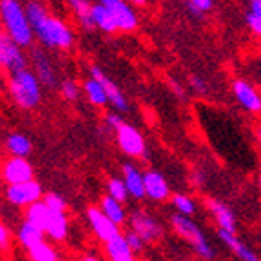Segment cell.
<instances>
[{
  "label": "cell",
  "mask_w": 261,
  "mask_h": 261,
  "mask_svg": "<svg viewBox=\"0 0 261 261\" xmlns=\"http://www.w3.org/2000/svg\"><path fill=\"white\" fill-rule=\"evenodd\" d=\"M44 189L33 178L29 181H20V184H11L6 187V200L16 208H25L35 201L42 200Z\"/></svg>",
  "instance_id": "cell-7"
},
{
  "label": "cell",
  "mask_w": 261,
  "mask_h": 261,
  "mask_svg": "<svg viewBox=\"0 0 261 261\" xmlns=\"http://www.w3.org/2000/svg\"><path fill=\"white\" fill-rule=\"evenodd\" d=\"M0 181H2V178H0Z\"/></svg>",
  "instance_id": "cell-46"
},
{
  "label": "cell",
  "mask_w": 261,
  "mask_h": 261,
  "mask_svg": "<svg viewBox=\"0 0 261 261\" xmlns=\"http://www.w3.org/2000/svg\"><path fill=\"white\" fill-rule=\"evenodd\" d=\"M98 207H100V211H102L111 221H114V223L120 225V227L127 223L125 207H123L122 201H118L116 198H113V196H109V194L102 196V198H100V203H98Z\"/></svg>",
  "instance_id": "cell-22"
},
{
  "label": "cell",
  "mask_w": 261,
  "mask_h": 261,
  "mask_svg": "<svg viewBox=\"0 0 261 261\" xmlns=\"http://www.w3.org/2000/svg\"><path fill=\"white\" fill-rule=\"evenodd\" d=\"M169 223L171 228L174 230L176 236H179L185 243H189L194 249V252L205 261H212L216 257V252L212 249L211 241L207 240L205 232L201 230V227L196 221L191 220V216H185V214H179L174 212L169 218Z\"/></svg>",
  "instance_id": "cell-4"
},
{
  "label": "cell",
  "mask_w": 261,
  "mask_h": 261,
  "mask_svg": "<svg viewBox=\"0 0 261 261\" xmlns=\"http://www.w3.org/2000/svg\"><path fill=\"white\" fill-rule=\"evenodd\" d=\"M45 236L53 241H64L69 234V218L65 211H51L45 223Z\"/></svg>",
  "instance_id": "cell-18"
},
{
  "label": "cell",
  "mask_w": 261,
  "mask_h": 261,
  "mask_svg": "<svg viewBox=\"0 0 261 261\" xmlns=\"http://www.w3.org/2000/svg\"><path fill=\"white\" fill-rule=\"evenodd\" d=\"M11 247H13L11 230L0 221V254H2V256H8V254L11 252Z\"/></svg>",
  "instance_id": "cell-34"
},
{
  "label": "cell",
  "mask_w": 261,
  "mask_h": 261,
  "mask_svg": "<svg viewBox=\"0 0 261 261\" xmlns=\"http://www.w3.org/2000/svg\"><path fill=\"white\" fill-rule=\"evenodd\" d=\"M82 93L86 94L87 102H89L93 107H98V109H100V107L109 106V100H107V94L102 86V82L98 80V78H94L93 74L84 80V84H82Z\"/></svg>",
  "instance_id": "cell-20"
},
{
  "label": "cell",
  "mask_w": 261,
  "mask_h": 261,
  "mask_svg": "<svg viewBox=\"0 0 261 261\" xmlns=\"http://www.w3.org/2000/svg\"><path fill=\"white\" fill-rule=\"evenodd\" d=\"M44 234H45L44 230H40V228L35 227V225L24 221V223L18 227V230H16V240H18V243L28 250V249H31L33 245H37L38 241L45 240Z\"/></svg>",
  "instance_id": "cell-26"
},
{
  "label": "cell",
  "mask_w": 261,
  "mask_h": 261,
  "mask_svg": "<svg viewBox=\"0 0 261 261\" xmlns=\"http://www.w3.org/2000/svg\"><path fill=\"white\" fill-rule=\"evenodd\" d=\"M114 135H116V143L123 154H127L129 158H145L147 156L145 138L135 125L123 122L114 130Z\"/></svg>",
  "instance_id": "cell-6"
},
{
  "label": "cell",
  "mask_w": 261,
  "mask_h": 261,
  "mask_svg": "<svg viewBox=\"0 0 261 261\" xmlns=\"http://www.w3.org/2000/svg\"><path fill=\"white\" fill-rule=\"evenodd\" d=\"M114 16V22H116V29L118 31H123V33H130L135 31L138 28V13H136L135 6L133 4H127L125 0H122L116 8L109 9Z\"/></svg>",
  "instance_id": "cell-17"
},
{
  "label": "cell",
  "mask_w": 261,
  "mask_h": 261,
  "mask_svg": "<svg viewBox=\"0 0 261 261\" xmlns=\"http://www.w3.org/2000/svg\"><path fill=\"white\" fill-rule=\"evenodd\" d=\"M127 223H129L130 230H135L145 240V243H154V241L162 240L165 234L162 221L145 208H135L127 216Z\"/></svg>",
  "instance_id": "cell-5"
},
{
  "label": "cell",
  "mask_w": 261,
  "mask_h": 261,
  "mask_svg": "<svg viewBox=\"0 0 261 261\" xmlns=\"http://www.w3.org/2000/svg\"><path fill=\"white\" fill-rule=\"evenodd\" d=\"M122 178L127 185L130 198L143 200L145 198V185H143V172L133 163H125L122 167Z\"/></svg>",
  "instance_id": "cell-19"
},
{
  "label": "cell",
  "mask_w": 261,
  "mask_h": 261,
  "mask_svg": "<svg viewBox=\"0 0 261 261\" xmlns=\"http://www.w3.org/2000/svg\"><path fill=\"white\" fill-rule=\"evenodd\" d=\"M31 28L33 33H35V38L44 47L67 51L74 44V33L69 28V24L62 20V18H58V16L51 15V13L45 16L44 20L33 24Z\"/></svg>",
  "instance_id": "cell-3"
},
{
  "label": "cell",
  "mask_w": 261,
  "mask_h": 261,
  "mask_svg": "<svg viewBox=\"0 0 261 261\" xmlns=\"http://www.w3.org/2000/svg\"><path fill=\"white\" fill-rule=\"evenodd\" d=\"M49 212L51 211L47 208V205H45L42 200H38V201H35V203L29 205V207L24 208V221L35 225V227H38L40 230H45V223H47Z\"/></svg>",
  "instance_id": "cell-25"
},
{
  "label": "cell",
  "mask_w": 261,
  "mask_h": 261,
  "mask_svg": "<svg viewBox=\"0 0 261 261\" xmlns=\"http://www.w3.org/2000/svg\"><path fill=\"white\" fill-rule=\"evenodd\" d=\"M80 261H102V259L96 257V256H93V254H86V256L80 257Z\"/></svg>",
  "instance_id": "cell-42"
},
{
  "label": "cell",
  "mask_w": 261,
  "mask_h": 261,
  "mask_svg": "<svg viewBox=\"0 0 261 261\" xmlns=\"http://www.w3.org/2000/svg\"><path fill=\"white\" fill-rule=\"evenodd\" d=\"M67 4H69V8L73 9L78 24H80L82 28L87 29V31L94 29L93 18H91V6H93L91 4V0H67Z\"/></svg>",
  "instance_id": "cell-27"
},
{
  "label": "cell",
  "mask_w": 261,
  "mask_h": 261,
  "mask_svg": "<svg viewBox=\"0 0 261 261\" xmlns=\"http://www.w3.org/2000/svg\"><path fill=\"white\" fill-rule=\"evenodd\" d=\"M205 181V172L203 171H194L192 172V184L201 187V184Z\"/></svg>",
  "instance_id": "cell-39"
},
{
  "label": "cell",
  "mask_w": 261,
  "mask_h": 261,
  "mask_svg": "<svg viewBox=\"0 0 261 261\" xmlns=\"http://www.w3.org/2000/svg\"><path fill=\"white\" fill-rule=\"evenodd\" d=\"M80 93H82V87L78 86L74 80H64L60 84V94L67 100V102H76L78 98H80Z\"/></svg>",
  "instance_id": "cell-32"
},
{
  "label": "cell",
  "mask_w": 261,
  "mask_h": 261,
  "mask_svg": "<svg viewBox=\"0 0 261 261\" xmlns=\"http://www.w3.org/2000/svg\"><path fill=\"white\" fill-rule=\"evenodd\" d=\"M98 2H100L102 6H106L107 9H113V8H116V6H118L122 0H98Z\"/></svg>",
  "instance_id": "cell-40"
},
{
  "label": "cell",
  "mask_w": 261,
  "mask_h": 261,
  "mask_svg": "<svg viewBox=\"0 0 261 261\" xmlns=\"http://www.w3.org/2000/svg\"><path fill=\"white\" fill-rule=\"evenodd\" d=\"M42 201L47 205L49 211H67L65 200L60 194H57V192H45V194L42 196Z\"/></svg>",
  "instance_id": "cell-33"
},
{
  "label": "cell",
  "mask_w": 261,
  "mask_h": 261,
  "mask_svg": "<svg viewBox=\"0 0 261 261\" xmlns=\"http://www.w3.org/2000/svg\"><path fill=\"white\" fill-rule=\"evenodd\" d=\"M171 203L174 207L176 212L179 214H185V216H194L196 214V201L192 200L189 194H181V192H176L171 194Z\"/></svg>",
  "instance_id": "cell-29"
},
{
  "label": "cell",
  "mask_w": 261,
  "mask_h": 261,
  "mask_svg": "<svg viewBox=\"0 0 261 261\" xmlns=\"http://www.w3.org/2000/svg\"><path fill=\"white\" fill-rule=\"evenodd\" d=\"M103 122H106V127L107 129H111L114 133V130L118 129L120 125L123 123V120H122V116H120V113H109V114H106V118H103Z\"/></svg>",
  "instance_id": "cell-37"
},
{
  "label": "cell",
  "mask_w": 261,
  "mask_h": 261,
  "mask_svg": "<svg viewBox=\"0 0 261 261\" xmlns=\"http://www.w3.org/2000/svg\"><path fill=\"white\" fill-rule=\"evenodd\" d=\"M86 218H87V221H89V227L94 232V236L102 241V243H107L109 240H113L114 236H118V234L122 232L120 225L111 221L109 218L100 211V207H87Z\"/></svg>",
  "instance_id": "cell-10"
},
{
  "label": "cell",
  "mask_w": 261,
  "mask_h": 261,
  "mask_svg": "<svg viewBox=\"0 0 261 261\" xmlns=\"http://www.w3.org/2000/svg\"><path fill=\"white\" fill-rule=\"evenodd\" d=\"M245 22L256 37H261V0H250Z\"/></svg>",
  "instance_id": "cell-30"
},
{
  "label": "cell",
  "mask_w": 261,
  "mask_h": 261,
  "mask_svg": "<svg viewBox=\"0 0 261 261\" xmlns=\"http://www.w3.org/2000/svg\"><path fill=\"white\" fill-rule=\"evenodd\" d=\"M6 151L11 156H24V158H28L33 151V142L24 133L16 130V133H11L6 138Z\"/></svg>",
  "instance_id": "cell-24"
},
{
  "label": "cell",
  "mask_w": 261,
  "mask_h": 261,
  "mask_svg": "<svg viewBox=\"0 0 261 261\" xmlns=\"http://www.w3.org/2000/svg\"><path fill=\"white\" fill-rule=\"evenodd\" d=\"M0 178L8 185L29 181L35 178V169L24 156H9L0 165Z\"/></svg>",
  "instance_id": "cell-9"
},
{
  "label": "cell",
  "mask_w": 261,
  "mask_h": 261,
  "mask_svg": "<svg viewBox=\"0 0 261 261\" xmlns=\"http://www.w3.org/2000/svg\"><path fill=\"white\" fill-rule=\"evenodd\" d=\"M0 24L6 35L13 38L20 47H31L35 33L25 15V6L20 0H0Z\"/></svg>",
  "instance_id": "cell-1"
},
{
  "label": "cell",
  "mask_w": 261,
  "mask_h": 261,
  "mask_svg": "<svg viewBox=\"0 0 261 261\" xmlns=\"http://www.w3.org/2000/svg\"><path fill=\"white\" fill-rule=\"evenodd\" d=\"M91 74L102 82V86L107 94V100H109V106H113L116 113H129V102H127V98H125V94L122 93V89H120L100 67H96V65L91 67Z\"/></svg>",
  "instance_id": "cell-15"
},
{
  "label": "cell",
  "mask_w": 261,
  "mask_h": 261,
  "mask_svg": "<svg viewBox=\"0 0 261 261\" xmlns=\"http://www.w3.org/2000/svg\"><path fill=\"white\" fill-rule=\"evenodd\" d=\"M187 8L194 15H203L214 8V0H187Z\"/></svg>",
  "instance_id": "cell-35"
},
{
  "label": "cell",
  "mask_w": 261,
  "mask_h": 261,
  "mask_svg": "<svg viewBox=\"0 0 261 261\" xmlns=\"http://www.w3.org/2000/svg\"><path fill=\"white\" fill-rule=\"evenodd\" d=\"M29 62L33 65V71L42 82V86L47 89H55L57 87V71H55L53 64L49 60L47 53L40 47H33L31 55H29Z\"/></svg>",
  "instance_id": "cell-11"
},
{
  "label": "cell",
  "mask_w": 261,
  "mask_h": 261,
  "mask_svg": "<svg viewBox=\"0 0 261 261\" xmlns=\"http://www.w3.org/2000/svg\"><path fill=\"white\" fill-rule=\"evenodd\" d=\"M171 87H172V93H176V96H184V87L179 86L178 82H171Z\"/></svg>",
  "instance_id": "cell-41"
},
{
  "label": "cell",
  "mask_w": 261,
  "mask_h": 261,
  "mask_svg": "<svg viewBox=\"0 0 261 261\" xmlns=\"http://www.w3.org/2000/svg\"><path fill=\"white\" fill-rule=\"evenodd\" d=\"M218 238H220L221 243H223L240 261H261V257L250 249L249 245L243 243V241L236 236V232H227V230L218 228Z\"/></svg>",
  "instance_id": "cell-16"
},
{
  "label": "cell",
  "mask_w": 261,
  "mask_h": 261,
  "mask_svg": "<svg viewBox=\"0 0 261 261\" xmlns=\"http://www.w3.org/2000/svg\"><path fill=\"white\" fill-rule=\"evenodd\" d=\"M0 67H4L9 73L28 67V57L24 53V47H20L4 31H0Z\"/></svg>",
  "instance_id": "cell-8"
},
{
  "label": "cell",
  "mask_w": 261,
  "mask_h": 261,
  "mask_svg": "<svg viewBox=\"0 0 261 261\" xmlns=\"http://www.w3.org/2000/svg\"><path fill=\"white\" fill-rule=\"evenodd\" d=\"M205 207L211 212L212 220L216 223L218 228L227 230V232H236L238 223H236V214L227 203H223L218 198H205Z\"/></svg>",
  "instance_id": "cell-13"
},
{
  "label": "cell",
  "mask_w": 261,
  "mask_h": 261,
  "mask_svg": "<svg viewBox=\"0 0 261 261\" xmlns=\"http://www.w3.org/2000/svg\"><path fill=\"white\" fill-rule=\"evenodd\" d=\"M123 236H125L127 243H129V247H130V250H133V252H135V254L142 252L143 247H145V240H143L140 234H136L135 230H130V228H129V230H127Z\"/></svg>",
  "instance_id": "cell-36"
},
{
  "label": "cell",
  "mask_w": 261,
  "mask_h": 261,
  "mask_svg": "<svg viewBox=\"0 0 261 261\" xmlns=\"http://www.w3.org/2000/svg\"><path fill=\"white\" fill-rule=\"evenodd\" d=\"M143 185H145V198L152 201H167L171 200V187L167 179L160 171H145L143 172Z\"/></svg>",
  "instance_id": "cell-14"
},
{
  "label": "cell",
  "mask_w": 261,
  "mask_h": 261,
  "mask_svg": "<svg viewBox=\"0 0 261 261\" xmlns=\"http://www.w3.org/2000/svg\"><path fill=\"white\" fill-rule=\"evenodd\" d=\"M230 87H232V94L238 100V103L247 113H261V94L257 93L250 82L243 80V78H236V80H232Z\"/></svg>",
  "instance_id": "cell-12"
},
{
  "label": "cell",
  "mask_w": 261,
  "mask_h": 261,
  "mask_svg": "<svg viewBox=\"0 0 261 261\" xmlns=\"http://www.w3.org/2000/svg\"><path fill=\"white\" fill-rule=\"evenodd\" d=\"M91 18H93V25L94 29H100L102 33H116V22H114V16L106 6H102L100 2L91 6Z\"/></svg>",
  "instance_id": "cell-23"
},
{
  "label": "cell",
  "mask_w": 261,
  "mask_h": 261,
  "mask_svg": "<svg viewBox=\"0 0 261 261\" xmlns=\"http://www.w3.org/2000/svg\"><path fill=\"white\" fill-rule=\"evenodd\" d=\"M129 2H130L133 6H143V4L147 2V0H129Z\"/></svg>",
  "instance_id": "cell-44"
},
{
  "label": "cell",
  "mask_w": 261,
  "mask_h": 261,
  "mask_svg": "<svg viewBox=\"0 0 261 261\" xmlns=\"http://www.w3.org/2000/svg\"><path fill=\"white\" fill-rule=\"evenodd\" d=\"M28 257L31 261H58L60 256L55 250V247L49 241L42 240L37 245H33L31 249H28Z\"/></svg>",
  "instance_id": "cell-28"
},
{
  "label": "cell",
  "mask_w": 261,
  "mask_h": 261,
  "mask_svg": "<svg viewBox=\"0 0 261 261\" xmlns=\"http://www.w3.org/2000/svg\"><path fill=\"white\" fill-rule=\"evenodd\" d=\"M9 94L20 109H35L42 102V82L29 67L9 73Z\"/></svg>",
  "instance_id": "cell-2"
},
{
  "label": "cell",
  "mask_w": 261,
  "mask_h": 261,
  "mask_svg": "<svg viewBox=\"0 0 261 261\" xmlns=\"http://www.w3.org/2000/svg\"><path fill=\"white\" fill-rule=\"evenodd\" d=\"M257 185H259V189H261V174H259V178H257Z\"/></svg>",
  "instance_id": "cell-45"
},
{
  "label": "cell",
  "mask_w": 261,
  "mask_h": 261,
  "mask_svg": "<svg viewBox=\"0 0 261 261\" xmlns=\"http://www.w3.org/2000/svg\"><path fill=\"white\" fill-rule=\"evenodd\" d=\"M107 194L116 198L122 203H125L129 200V191H127L123 178H109V181H107Z\"/></svg>",
  "instance_id": "cell-31"
},
{
  "label": "cell",
  "mask_w": 261,
  "mask_h": 261,
  "mask_svg": "<svg viewBox=\"0 0 261 261\" xmlns=\"http://www.w3.org/2000/svg\"><path fill=\"white\" fill-rule=\"evenodd\" d=\"M106 252L111 261H136L135 252L130 250L129 243H127L125 236L122 232L118 236H114L106 243Z\"/></svg>",
  "instance_id": "cell-21"
},
{
  "label": "cell",
  "mask_w": 261,
  "mask_h": 261,
  "mask_svg": "<svg viewBox=\"0 0 261 261\" xmlns=\"http://www.w3.org/2000/svg\"><path fill=\"white\" fill-rule=\"evenodd\" d=\"M191 89L198 94H205L207 93V82L203 80V76H198V74H192L191 76Z\"/></svg>",
  "instance_id": "cell-38"
},
{
  "label": "cell",
  "mask_w": 261,
  "mask_h": 261,
  "mask_svg": "<svg viewBox=\"0 0 261 261\" xmlns=\"http://www.w3.org/2000/svg\"><path fill=\"white\" fill-rule=\"evenodd\" d=\"M254 135H256V140L261 143V123L259 125H256V129H254Z\"/></svg>",
  "instance_id": "cell-43"
}]
</instances>
